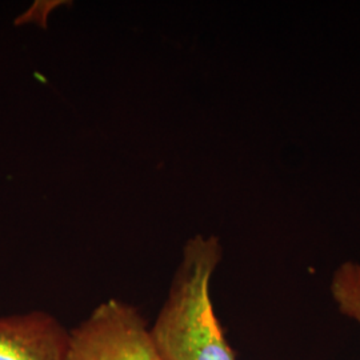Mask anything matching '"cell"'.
Wrapping results in <instances>:
<instances>
[{
    "label": "cell",
    "mask_w": 360,
    "mask_h": 360,
    "mask_svg": "<svg viewBox=\"0 0 360 360\" xmlns=\"http://www.w3.org/2000/svg\"><path fill=\"white\" fill-rule=\"evenodd\" d=\"M330 292L339 312L360 326V257L346 260L335 269Z\"/></svg>",
    "instance_id": "obj_4"
},
{
    "label": "cell",
    "mask_w": 360,
    "mask_h": 360,
    "mask_svg": "<svg viewBox=\"0 0 360 360\" xmlns=\"http://www.w3.org/2000/svg\"><path fill=\"white\" fill-rule=\"evenodd\" d=\"M68 330L51 314L0 316V360H67Z\"/></svg>",
    "instance_id": "obj_3"
},
{
    "label": "cell",
    "mask_w": 360,
    "mask_h": 360,
    "mask_svg": "<svg viewBox=\"0 0 360 360\" xmlns=\"http://www.w3.org/2000/svg\"><path fill=\"white\" fill-rule=\"evenodd\" d=\"M223 257L215 235L187 240L167 299L151 334L166 360H235L211 299V279Z\"/></svg>",
    "instance_id": "obj_1"
},
{
    "label": "cell",
    "mask_w": 360,
    "mask_h": 360,
    "mask_svg": "<svg viewBox=\"0 0 360 360\" xmlns=\"http://www.w3.org/2000/svg\"><path fill=\"white\" fill-rule=\"evenodd\" d=\"M67 360H166L136 307L110 299L68 330Z\"/></svg>",
    "instance_id": "obj_2"
}]
</instances>
